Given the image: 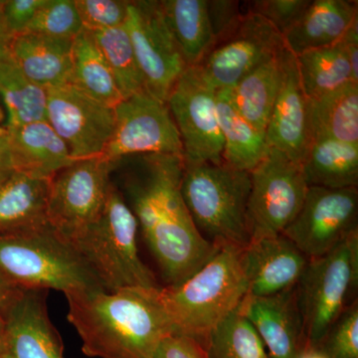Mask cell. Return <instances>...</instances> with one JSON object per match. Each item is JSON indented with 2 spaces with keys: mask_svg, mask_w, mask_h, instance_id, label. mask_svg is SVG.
<instances>
[{
  "mask_svg": "<svg viewBox=\"0 0 358 358\" xmlns=\"http://www.w3.org/2000/svg\"><path fill=\"white\" fill-rule=\"evenodd\" d=\"M185 162L171 155H138L117 160L121 190L166 286L194 274L219 247L205 240L181 194Z\"/></svg>",
  "mask_w": 358,
  "mask_h": 358,
  "instance_id": "1",
  "label": "cell"
},
{
  "mask_svg": "<svg viewBox=\"0 0 358 358\" xmlns=\"http://www.w3.org/2000/svg\"><path fill=\"white\" fill-rule=\"evenodd\" d=\"M160 288L133 287L66 294L68 320L82 341V352L96 358H155L173 334Z\"/></svg>",
  "mask_w": 358,
  "mask_h": 358,
  "instance_id": "2",
  "label": "cell"
},
{
  "mask_svg": "<svg viewBox=\"0 0 358 358\" xmlns=\"http://www.w3.org/2000/svg\"><path fill=\"white\" fill-rule=\"evenodd\" d=\"M245 248L220 246L185 281L160 288L173 334L195 339L205 348L214 329L236 312L248 293Z\"/></svg>",
  "mask_w": 358,
  "mask_h": 358,
  "instance_id": "3",
  "label": "cell"
},
{
  "mask_svg": "<svg viewBox=\"0 0 358 358\" xmlns=\"http://www.w3.org/2000/svg\"><path fill=\"white\" fill-rule=\"evenodd\" d=\"M136 216L113 181L100 215L71 245L105 291L133 287L159 288L138 250Z\"/></svg>",
  "mask_w": 358,
  "mask_h": 358,
  "instance_id": "4",
  "label": "cell"
},
{
  "mask_svg": "<svg viewBox=\"0 0 358 358\" xmlns=\"http://www.w3.org/2000/svg\"><path fill=\"white\" fill-rule=\"evenodd\" d=\"M181 194L195 227L214 246H248L247 209L251 178L228 164H185Z\"/></svg>",
  "mask_w": 358,
  "mask_h": 358,
  "instance_id": "5",
  "label": "cell"
},
{
  "mask_svg": "<svg viewBox=\"0 0 358 358\" xmlns=\"http://www.w3.org/2000/svg\"><path fill=\"white\" fill-rule=\"evenodd\" d=\"M0 275L21 289L66 294L103 289L74 247L50 226L0 234Z\"/></svg>",
  "mask_w": 358,
  "mask_h": 358,
  "instance_id": "6",
  "label": "cell"
},
{
  "mask_svg": "<svg viewBox=\"0 0 358 358\" xmlns=\"http://www.w3.org/2000/svg\"><path fill=\"white\" fill-rule=\"evenodd\" d=\"M358 230L326 255L310 259L296 285L306 348H315L345 310L358 301Z\"/></svg>",
  "mask_w": 358,
  "mask_h": 358,
  "instance_id": "7",
  "label": "cell"
},
{
  "mask_svg": "<svg viewBox=\"0 0 358 358\" xmlns=\"http://www.w3.org/2000/svg\"><path fill=\"white\" fill-rule=\"evenodd\" d=\"M115 166L117 160L103 157L79 159L50 178L48 224L68 243L74 242L100 215Z\"/></svg>",
  "mask_w": 358,
  "mask_h": 358,
  "instance_id": "8",
  "label": "cell"
},
{
  "mask_svg": "<svg viewBox=\"0 0 358 358\" xmlns=\"http://www.w3.org/2000/svg\"><path fill=\"white\" fill-rule=\"evenodd\" d=\"M250 178L247 219L251 241L281 234L300 211L307 194L301 164L270 148Z\"/></svg>",
  "mask_w": 358,
  "mask_h": 358,
  "instance_id": "9",
  "label": "cell"
},
{
  "mask_svg": "<svg viewBox=\"0 0 358 358\" xmlns=\"http://www.w3.org/2000/svg\"><path fill=\"white\" fill-rule=\"evenodd\" d=\"M216 92L196 67H187L167 98V107L180 136L185 164L223 162L224 143Z\"/></svg>",
  "mask_w": 358,
  "mask_h": 358,
  "instance_id": "10",
  "label": "cell"
},
{
  "mask_svg": "<svg viewBox=\"0 0 358 358\" xmlns=\"http://www.w3.org/2000/svg\"><path fill=\"white\" fill-rule=\"evenodd\" d=\"M358 230V188L308 186L300 211L282 231L308 259L326 255Z\"/></svg>",
  "mask_w": 358,
  "mask_h": 358,
  "instance_id": "11",
  "label": "cell"
},
{
  "mask_svg": "<svg viewBox=\"0 0 358 358\" xmlns=\"http://www.w3.org/2000/svg\"><path fill=\"white\" fill-rule=\"evenodd\" d=\"M114 113V131L102 157L110 162L138 155L183 159L180 136L166 103L141 92L122 99Z\"/></svg>",
  "mask_w": 358,
  "mask_h": 358,
  "instance_id": "12",
  "label": "cell"
},
{
  "mask_svg": "<svg viewBox=\"0 0 358 358\" xmlns=\"http://www.w3.org/2000/svg\"><path fill=\"white\" fill-rule=\"evenodd\" d=\"M126 26L148 93L166 103L187 66L167 28L159 1H129Z\"/></svg>",
  "mask_w": 358,
  "mask_h": 358,
  "instance_id": "13",
  "label": "cell"
},
{
  "mask_svg": "<svg viewBox=\"0 0 358 358\" xmlns=\"http://www.w3.org/2000/svg\"><path fill=\"white\" fill-rule=\"evenodd\" d=\"M46 91L47 122L65 141L73 159L102 157L114 131V108L70 83Z\"/></svg>",
  "mask_w": 358,
  "mask_h": 358,
  "instance_id": "14",
  "label": "cell"
},
{
  "mask_svg": "<svg viewBox=\"0 0 358 358\" xmlns=\"http://www.w3.org/2000/svg\"><path fill=\"white\" fill-rule=\"evenodd\" d=\"M284 47L281 33L267 20L245 13L237 29L216 44L196 68L216 91L229 90Z\"/></svg>",
  "mask_w": 358,
  "mask_h": 358,
  "instance_id": "15",
  "label": "cell"
},
{
  "mask_svg": "<svg viewBox=\"0 0 358 358\" xmlns=\"http://www.w3.org/2000/svg\"><path fill=\"white\" fill-rule=\"evenodd\" d=\"M47 294L20 289L2 308L1 358H65L62 339L49 317Z\"/></svg>",
  "mask_w": 358,
  "mask_h": 358,
  "instance_id": "16",
  "label": "cell"
},
{
  "mask_svg": "<svg viewBox=\"0 0 358 358\" xmlns=\"http://www.w3.org/2000/svg\"><path fill=\"white\" fill-rule=\"evenodd\" d=\"M268 148L301 164L312 143L310 101L303 93L296 57L285 48L282 78L265 134Z\"/></svg>",
  "mask_w": 358,
  "mask_h": 358,
  "instance_id": "17",
  "label": "cell"
},
{
  "mask_svg": "<svg viewBox=\"0 0 358 358\" xmlns=\"http://www.w3.org/2000/svg\"><path fill=\"white\" fill-rule=\"evenodd\" d=\"M239 308L262 339L270 358H296L305 350L296 287L264 298L246 296Z\"/></svg>",
  "mask_w": 358,
  "mask_h": 358,
  "instance_id": "18",
  "label": "cell"
},
{
  "mask_svg": "<svg viewBox=\"0 0 358 358\" xmlns=\"http://www.w3.org/2000/svg\"><path fill=\"white\" fill-rule=\"evenodd\" d=\"M308 261L310 259L282 233L252 240L245 248L247 296L264 298L294 288Z\"/></svg>",
  "mask_w": 358,
  "mask_h": 358,
  "instance_id": "19",
  "label": "cell"
},
{
  "mask_svg": "<svg viewBox=\"0 0 358 358\" xmlns=\"http://www.w3.org/2000/svg\"><path fill=\"white\" fill-rule=\"evenodd\" d=\"M358 20L357 1L310 0L300 20L282 35L285 47L296 57L343 40Z\"/></svg>",
  "mask_w": 358,
  "mask_h": 358,
  "instance_id": "20",
  "label": "cell"
},
{
  "mask_svg": "<svg viewBox=\"0 0 358 358\" xmlns=\"http://www.w3.org/2000/svg\"><path fill=\"white\" fill-rule=\"evenodd\" d=\"M49 181L18 171L0 179V234L49 226Z\"/></svg>",
  "mask_w": 358,
  "mask_h": 358,
  "instance_id": "21",
  "label": "cell"
},
{
  "mask_svg": "<svg viewBox=\"0 0 358 358\" xmlns=\"http://www.w3.org/2000/svg\"><path fill=\"white\" fill-rule=\"evenodd\" d=\"M72 45L73 39L22 33L13 37L10 56L30 81L48 89L69 83Z\"/></svg>",
  "mask_w": 358,
  "mask_h": 358,
  "instance_id": "22",
  "label": "cell"
},
{
  "mask_svg": "<svg viewBox=\"0 0 358 358\" xmlns=\"http://www.w3.org/2000/svg\"><path fill=\"white\" fill-rule=\"evenodd\" d=\"M6 129L10 136L14 171L50 179L76 162L65 141L47 121Z\"/></svg>",
  "mask_w": 358,
  "mask_h": 358,
  "instance_id": "23",
  "label": "cell"
},
{
  "mask_svg": "<svg viewBox=\"0 0 358 358\" xmlns=\"http://www.w3.org/2000/svg\"><path fill=\"white\" fill-rule=\"evenodd\" d=\"M160 11L187 67H196L214 47L207 0H160Z\"/></svg>",
  "mask_w": 358,
  "mask_h": 358,
  "instance_id": "24",
  "label": "cell"
},
{
  "mask_svg": "<svg viewBox=\"0 0 358 358\" xmlns=\"http://www.w3.org/2000/svg\"><path fill=\"white\" fill-rule=\"evenodd\" d=\"M286 47L274 57L245 75L228 90L231 101L247 122L265 134L282 78V55Z\"/></svg>",
  "mask_w": 358,
  "mask_h": 358,
  "instance_id": "25",
  "label": "cell"
},
{
  "mask_svg": "<svg viewBox=\"0 0 358 358\" xmlns=\"http://www.w3.org/2000/svg\"><path fill=\"white\" fill-rule=\"evenodd\" d=\"M216 107L224 143V164L251 173L270 148L265 134L254 129L239 114L231 101L228 90L216 92Z\"/></svg>",
  "mask_w": 358,
  "mask_h": 358,
  "instance_id": "26",
  "label": "cell"
},
{
  "mask_svg": "<svg viewBox=\"0 0 358 358\" xmlns=\"http://www.w3.org/2000/svg\"><path fill=\"white\" fill-rule=\"evenodd\" d=\"M308 186L358 187V145L329 138L313 140L301 162Z\"/></svg>",
  "mask_w": 358,
  "mask_h": 358,
  "instance_id": "27",
  "label": "cell"
},
{
  "mask_svg": "<svg viewBox=\"0 0 358 358\" xmlns=\"http://www.w3.org/2000/svg\"><path fill=\"white\" fill-rule=\"evenodd\" d=\"M69 83L109 107L115 108L122 100L103 52L92 33L85 29L73 39Z\"/></svg>",
  "mask_w": 358,
  "mask_h": 358,
  "instance_id": "28",
  "label": "cell"
},
{
  "mask_svg": "<svg viewBox=\"0 0 358 358\" xmlns=\"http://www.w3.org/2000/svg\"><path fill=\"white\" fill-rule=\"evenodd\" d=\"M310 126L312 140L329 138L358 145V84L310 101Z\"/></svg>",
  "mask_w": 358,
  "mask_h": 358,
  "instance_id": "29",
  "label": "cell"
},
{
  "mask_svg": "<svg viewBox=\"0 0 358 358\" xmlns=\"http://www.w3.org/2000/svg\"><path fill=\"white\" fill-rule=\"evenodd\" d=\"M296 63L301 88L310 101L355 83L341 41L333 46L301 53L296 56Z\"/></svg>",
  "mask_w": 358,
  "mask_h": 358,
  "instance_id": "30",
  "label": "cell"
},
{
  "mask_svg": "<svg viewBox=\"0 0 358 358\" xmlns=\"http://www.w3.org/2000/svg\"><path fill=\"white\" fill-rule=\"evenodd\" d=\"M0 100L6 128L47 121V91L21 72L11 56L0 62Z\"/></svg>",
  "mask_w": 358,
  "mask_h": 358,
  "instance_id": "31",
  "label": "cell"
},
{
  "mask_svg": "<svg viewBox=\"0 0 358 358\" xmlns=\"http://www.w3.org/2000/svg\"><path fill=\"white\" fill-rule=\"evenodd\" d=\"M91 33L112 70L122 99L147 92L126 23Z\"/></svg>",
  "mask_w": 358,
  "mask_h": 358,
  "instance_id": "32",
  "label": "cell"
},
{
  "mask_svg": "<svg viewBox=\"0 0 358 358\" xmlns=\"http://www.w3.org/2000/svg\"><path fill=\"white\" fill-rule=\"evenodd\" d=\"M205 350L208 358H270L262 339L240 308L214 329Z\"/></svg>",
  "mask_w": 358,
  "mask_h": 358,
  "instance_id": "33",
  "label": "cell"
},
{
  "mask_svg": "<svg viewBox=\"0 0 358 358\" xmlns=\"http://www.w3.org/2000/svg\"><path fill=\"white\" fill-rule=\"evenodd\" d=\"M82 30L75 0H45L24 33L74 39Z\"/></svg>",
  "mask_w": 358,
  "mask_h": 358,
  "instance_id": "34",
  "label": "cell"
},
{
  "mask_svg": "<svg viewBox=\"0 0 358 358\" xmlns=\"http://www.w3.org/2000/svg\"><path fill=\"white\" fill-rule=\"evenodd\" d=\"M315 348L329 358H358V301L339 315Z\"/></svg>",
  "mask_w": 358,
  "mask_h": 358,
  "instance_id": "35",
  "label": "cell"
},
{
  "mask_svg": "<svg viewBox=\"0 0 358 358\" xmlns=\"http://www.w3.org/2000/svg\"><path fill=\"white\" fill-rule=\"evenodd\" d=\"M129 1L126 0H75L83 29L102 31L126 23Z\"/></svg>",
  "mask_w": 358,
  "mask_h": 358,
  "instance_id": "36",
  "label": "cell"
},
{
  "mask_svg": "<svg viewBox=\"0 0 358 358\" xmlns=\"http://www.w3.org/2000/svg\"><path fill=\"white\" fill-rule=\"evenodd\" d=\"M310 3V0H256L245 1L242 6L245 13L267 20L282 36L300 20Z\"/></svg>",
  "mask_w": 358,
  "mask_h": 358,
  "instance_id": "37",
  "label": "cell"
},
{
  "mask_svg": "<svg viewBox=\"0 0 358 358\" xmlns=\"http://www.w3.org/2000/svg\"><path fill=\"white\" fill-rule=\"evenodd\" d=\"M207 9L215 42L214 46L227 39L245 15L242 2L233 0H207Z\"/></svg>",
  "mask_w": 358,
  "mask_h": 358,
  "instance_id": "38",
  "label": "cell"
},
{
  "mask_svg": "<svg viewBox=\"0 0 358 358\" xmlns=\"http://www.w3.org/2000/svg\"><path fill=\"white\" fill-rule=\"evenodd\" d=\"M45 0H6L3 1V16L11 36L25 32Z\"/></svg>",
  "mask_w": 358,
  "mask_h": 358,
  "instance_id": "39",
  "label": "cell"
},
{
  "mask_svg": "<svg viewBox=\"0 0 358 358\" xmlns=\"http://www.w3.org/2000/svg\"><path fill=\"white\" fill-rule=\"evenodd\" d=\"M155 358H208L206 350L195 339L171 334L160 343Z\"/></svg>",
  "mask_w": 358,
  "mask_h": 358,
  "instance_id": "40",
  "label": "cell"
},
{
  "mask_svg": "<svg viewBox=\"0 0 358 358\" xmlns=\"http://www.w3.org/2000/svg\"><path fill=\"white\" fill-rule=\"evenodd\" d=\"M341 43L350 61L353 82L358 84V20L346 32Z\"/></svg>",
  "mask_w": 358,
  "mask_h": 358,
  "instance_id": "41",
  "label": "cell"
},
{
  "mask_svg": "<svg viewBox=\"0 0 358 358\" xmlns=\"http://www.w3.org/2000/svg\"><path fill=\"white\" fill-rule=\"evenodd\" d=\"M13 171L10 136L6 127L0 126V179Z\"/></svg>",
  "mask_w": 358,
  "mask_h": 358,
  "instance_id": "42",
  "label": "cell"
},
{
  "mask_svg": "<svg viewBox=\"0 0 358 358\" xmlns=\"http://www.w3.org/2000/svg\"><path fill=\"white\" fill-rule=\"evenodd\" d=\"M2 6H3V1H0V62L10 56V44L13 38L7 29Z\"/></svg>",
  "mask_w": 358,
  "mask_h": 358,
  "instance_id": "43",
  "label": "cell"
},
{
  "mask_svg": "<svg viewBox=\"0 0 358 358\" xmlns=\"http://www.w3.org/2000/svg\"><path fill=\"white\" fill-rule=\"evenodd\" d=\"M18 289H20L15 288L13 285L9 284V282L0 275V308H3L4 306L13 299V296L16 294Z\"/></svg>",
  "mask_w": 358,
  "mask_h": 358,
  "instance_id": "44",
  "label": "cell"
},
{
  "mask_svg": "<svg viewBox=\"0 0 358 358\" xmlns=\"http://www.w3.org/2000/svg\"><path fill=\"white\" fill-rule=\"evenodd\" d=\"M296 358H329L317 348H305Z\"/></svg>",
  "mask_w": 358,
  "mask_h": 358,
  "instance_id": "45",
  "label": "cell"
},
{
  "mask_svg": "<svg viewBox=\"0 0 358 358\" xmlns=\"http://www.w3.org/2000/svg\"><path fill=\"white\" fill-rule=\"evenodd\" d=\"M4 327H6V320H4L2 308H0V358H1L2 345H3Z\"/></svg>",
  "mask_w": 358,
  "mask_h": 358,
  "instance_id": "46",
  "label": "cell"
}]
</instances>
